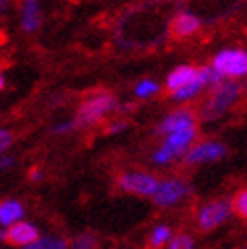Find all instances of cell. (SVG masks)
Returning a JSON list of instances; mask_svg holds the SVG:
<instances>
[{
	"label": "cell",
	"mask_w": 247,
	"mask_h": 249,
	"mask_svg": "<svg viewBox=\"0 0 247 249\" xmlns=\"http://www.w3.org/2000/svg\"><path fill=\"white\" fill-rule=\"evenodd\" d=\"M114 107H116V97L112 93H95V95L88 97L77 109V118H75L77 128L93 126V124H97Z\"/></svg>",
	"instance_id": "cell-1"
},
{
	"label": "cell",
	"mask_w": 247,
	"mask_h": 249,
	"mask_svg": "<svg viewBox=\"0 0 247 249\" xmlns=\"http://www.w3.org/2000/svg\"><path fill=\"white\" fill-rule=\"evenodd\" d=\"M239 95V85L237 83H221L215 87L213 97L205 104L201 109V118L203 120H217L225 114V111L235 104V99Z\"/></svg>",
	"instance_id": "cell-2"
},
{
	"label": "cell",
	"mask_w": 247,
	"mask_h": 249,
	"mask_svg": "<svg viewBox=\"0 0 247 249\" xmlns=\"http://www.w3.org/2000/svg\"><path fill=\"white\" fill-rule=\"evenodd\" d=\"M213 69H217L221 75L241 77L247 75V53L239 49H225L213 59Z\"/></svg>",
	"instance_id": "cell-3"
},
{
	"label": "cell",
	"mask_w": 247,
	"mask_h": 249,
	"mask_svg": "<svg viewBox=\"0 0 247 249\" xmlns=\"http://www.w3.org/2000/svg\"><path fill=\"white\" fill-rule=\"evenodd\" d=\"M120 186L126 193H136V195H144V196H150L156 191V178L150 177V174H142V172H130V174H124L120 177Z\"/></svg>",
	"instance_id": "cell-4"
},
{
	"label": "cell",
	"mask_w": 247,
	"mask_h": 249,
	"mask_svg": "<svg viewBox=\"0 0 247 249\" xmlns=\"http://www.w3.org/2000/svg\"><path fill=\"white\" fill-rule=\"evenodd\" d=\"M36 237H39V229H36L33 223H27L22 219L8 225L6 233H4V241H8L10 245H17V247H29Z\"/></svg>",
	"instance_id": "cell-5"
},
{
	"label": "cell",
	"mask_w": 247,
	"mask_h": 249,
	"mask_svg": "<svg viewBox=\"0 0 247 249\" xmlns=\"http://www.w3.org/2000/svg\"><path fill=\"white\" fill-rule=\"evenodd\" d=\"M194 136H196L194 124H184V126H180V128L166 134L164 148H168V150L172 152V156H178L189 148V144L194 140Z\"/></svg>",
	"instance_id": "cell-6"
},
{
	"label": "cell",
	"mask_w": 247,
	"mask_h": 249,
	"mask_svg": "<svg viewBox=\"0 0 247 249\" xmlns=\"http://www.w3.org/2000/svg\"><path fill=\"white\" fill-rule=\"evenodd\" d=\"M187 193H189V186L184 182H180V180H166L160 186H156L154 201L160 207H170V205L178 203Z\"/></svg>",
	"instance_id": "cell-7"
},
{
	"label": "cell",
	"mask_w": 247,
	"mask_h": 249,
	"mask_svg": "<svg viewBox=\"0 0 247 249\" xmlns=\"http://www.w3.org/2000/svg\"><path fill=\"white\" fill-rule=\"evenodd\" d=\"M231 213V207L227 203H211L201 209L199 213V227L203 231H211L213 227L221 225Z\"/></svg>",
	"instance_id": "cell-8"
},
{
	"label": "cell",
	"mask_w": 247,
	"mask_h": 249,
	"mask_svg": "<svg viewBox=\"0 0 247 249\" xmlns=\"http://www.w3.org/2000/svg\"><path fill=\"white\" fill-rule=\"evenodd\" d=\"M227 152V148L219 142H203L199 146H194L193 150L187 154V162L189 164H199V162H207V160H217L223 158Z\"/></svg>",
	"instance_id": "cell-9"
},
{
	"label": "cell",
	"mask_w": 247,
	"mask_h": 249,
	"mask_svg": "<svg viewBox=\"0 0 247 249\" xmlns=\"http://www.w3.org/2000/svg\"><path fill=\"white\" fill-rule=\"evenodd\" d=\"M43 22V10L39 0H24L20 10V27L24 33H33L41 27Z\"/></svg>",
	"instance_id": "cell-10"
},
{
	"label": "cell",
	"mask_w": 247,
	"mask_h": 249,
	"mask_svg": "<svg viewBox=\"0 0 247 249\" xmlns=\"http://www.w3.org/2000/svg\"><path fill=\"white\" fill-rule=\"evenodd\" d=\"M199 29H201V18L191 15V12H180L172 20V33H175V36H191Z\"/></svg>",
	"instance_id": "cell-11"
},
{
	"label": "cell",
	"mask_w": 247,
	"mask_h": 249,
	"mask_svg": "<svg viewBox=\"0 0 247 249\" xmlns=\"http://www.w3.org/2000/svg\"><path fill=\"white\" fill-rule=\"evenodd\" d=\"M24 217V207L15 201V198H8V201L0 203V225L8 227L12 223H17Z\"/></svg>",
	"instance_id": "cell-12"
},
{
	"label": "cell",
	"mask_w": 247,
	"mask_h": 249,
	"mask_svg": "<svg viewBox=\"0 0 247 249\" xmlns=\"http://www.w3.org/2000/svg\"><path fill=\"white\" fill-rule=\"evenodd\" d=\"M205 85H207V75H205V67H203L201 71H196V75L189 83H184L182 87H178V89L172 93H175V99H191L199 93Z\"/></svg>",
	"instance_id": "cell-13"
},
{
	"label": "cell",
	"mask_w": 247,
	"mask_h": 249,
	"mask_svg": "<svg viewBox=\"0 0 247 249\" xmlns=\"http://www.w3.org/2000/svg\"><path fill=\"white\" fill-rule=\"evenodd\" d=\"M194 75H196V69H194V67H189V65H180V67H176V69L168 75V81H166L168 91H176L178 87H182L184 83H189Z\"/></svg>",
	"instance_id": "cell-14"
},
{
	"label": "cell",
	"mask_w": 247,
	"mask_h": 249,
	"mask_svg": "<svg viewBox=\"0 0 247 249\" xmlns=\"http://www.w3.org/2000/svg\"><path fill=\"white\" fill-rule=\"evenodd\" d=\"M184 124H193V114H191L189 109H180V111H175L172 116H168L162 124H160L158 132H160V134H168V132H172V130L184 126Z\"/></svg>",
	"instance_id": "cell-15"
},
{
	"label": "cell",
	"mask_w": 247,
	"mask_h": 249,
	"mask_svg": "<svg viewBox=\"0 0 247 249\" xmlns=\"http://www.w3.org/2000/svg\"><path fill=\"white\" fill-rule=\"evenodd\" d=\"M29 247H31V249H65L67 243H65L63 239H53V237L41 239V237H36Z\"/></svg>",
	"instance_id": "cell-16"
},
{
	"label": "cell",
	"mask_w": 247,
	"mask_h": 249,
	"mask_svg": "<svg viewBox=\"0 0 247 249\" xmlns=\"http://www.w3.org/2000/svg\"><path fill=\"white\" fill-rule=\"evenodd\" d=\"M168 239H170V229L164 227V225H160V227L154 229L152 237H150V243H152L154 247H160V245H164Z\"/></svg>",
	"instance_id": "cell-17"
},
{
	"label": "cell",
	"mask_w": 247,
	"mask_h": 249,
	"mask_svg": "<svg viewBox=\"0 0 247 249\" xmlns=\"http://www.w3.org/2000/svg\"><path fill=\"white\" fill-rule=\"evenodd\" d=\"M156 91H158V85L150 79H144V81H140L138 85H136V95L138 97H148V95H152Z\"/></svg>",
	"instance_id": "cell-18"
},
{
	"label": "cell",
	"mask_w": 247,
	"mask_h": 249,
	"mask_svg": "<svg viewBox=\"0 0 247 249\" xmlns=\"http://www.w3.org/2000/svg\"><path fill=\"white\" fill-rule=\"evenodd\" d=\"M97 245V239L93 235H79V237L73 239V247L77 249H93Z\"/></svg>",
	"instance_id": "cell-19"
},
{
	"label": "cell",
	"mask_w": 247,
	"mask_h": 249,
	"mask_svg": "<svg viewBox=\"0 0 247 249\" xmlns=\"http://www.w3.org/2000/svg\"><path fill=\"white\" fill-rule=\"evenodd\" d=\"M194 243H193V239L189 237V235H178V237H175L170 241V249H191Z\"/></svg>",
	"instance_id": "cell-20"
},
{
	"label": "cell",
	"mask_w": 247,
	"mask_h": 249,
	"mask_svg": "<svg viewBox=\"0 0 247 249\" xmlns=\"http://www.w3.org/2000/svg\"><path fill=\"white\" fill-rule=\"evenodd\" d=\"M235 211H237L239 217L247 219V191L237 195V198H235Z\"/></svg>",
	"instance_id": "cell-21"
},
{
	"label": "cell",
	"mask_w": 247,
	"mask_h": 249,
	"mask_svg": "<svg viewBox=\"0 0 247 249\" xmlns=\"http://www.w3.org/2000/svg\"><path fill=\"white\" fill-rule=\"evenodd\" d=\"M172 158H175V156H172V152L168 150V148L162 146V148H160V150L154 154V162H156V164H166V162H170Z\"/></svg>",
	"instance_id": "cell-22"
},
{
	"label": "cell",
	"mask_w": 247,
	"mask_h": 249,
	"mask_svg": "<svg viewBox=\"0 0 247 249\" xmlns=\"http://www.w3.org/2000/svg\"><path fill=\"white\" fill-rule=\"evenodd\" d=\"M12 134L8 132V130H2L0 128V152H6L8 148H10V144H12Z\"/></svg>",
	"instance_id": "cell-23"
},
{
	"label": "cell",
	"mask_w": 247,
	"mask_h": 249,
	"mask_svg": "<svg viewBox=\"0 0 247 249\" xmlns=\"http://www.w3.org/2000/svg\"><path fill=\"white\" fill-rule=\"evenodd\" d=\"M75 128H77V124H75V120H73V122L59 124V126H55V128H53V132H55V134H67V132L75 130Z\"/></svg>",
	"instance_id": "cell-24"
},
{
	"label": "cell",
	"mask_w": 247,
	"mask_h": 249,
	"mask_svg": "<svg viewBox=\"0 0 247 249\" xmlns=\"http://www.w3.org/2000/svg\"><path fill=\"white\" fill-rule=\"evenodd\" d=\"M12 164H15V158L4 156V152H0V170H6V168H10Z\"/></svg>",
	"instance_id": "cell-25"
},
{
	"label": "cell",
	"mask_w": 247,
	"mask_h": 249,
	"mask_svg": "<svg viewBox=\"0 0 247 249\" xmlns=\"http://www.w3.org/2000/svg\"><path fill=\"white\" fill-rule=\"evenodd\" d=\"M126 126H128L126 122H116V124H112V126L107 128V134H118V132H122Z\"/></svg>",
	"instance_id": "cell-26"
},
{
	"label": "cell",
	"mask_w": 247,
	"mask_h": 249,
	"mask_svg": "<svg viewBox=\"0 0 247 249\" xmlns=\"http://www.w3.org/2000/svg\"><path fill=\"white\" fill-rule=\"evenodd\" d=\"M8 6H10L8 0H0V18H4V15L8 12Z\"/></svg>",
	"instance_id": "cell-27"
},
{
	"label": "cell",
	"mask_w": 247,
	"mask_h": 249,
	"mask_svg": "<svg viewBox=\"0 0 247 249\" xmlns=\"http://www.w3.org/2000/svg\"><path fill=\"white\" fill-rule=\"evenodd\" d=\"M29 177H31V180L39 182V180L43 178V172H41V170H31V172H29Z\"/></svg>",
	"instance_id": "cell-28"
},
{
	"label": "cell",
	"mask_w": 247,
	"mask_h": 249,
	"mask_svg": "<svg viewBox=\"0 0 247 249\" xmlns=\"http://www.w3.org/2000/svg\"><path fill=\"white\" fill-rule=\"evenodd\" d=\"M4 89V77H2V73H0V91Z\"/></svg>",
	"instance_id": "cell-29"
}]
</instances>
